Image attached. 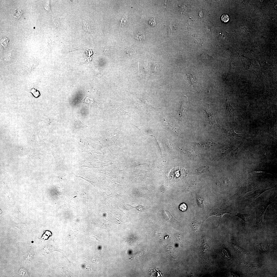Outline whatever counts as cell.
Returning a JSON list of instances; mask_svg holds the SVG:
<instances>
[{
  "label": "cell",
  "mask_w": 277,
  "mask_h": 277,
  "mask_svg": "<svg viewBox=\"0 0 277 277\" xmlns=\"http://www.w3.org/2000/svg\"><path fill=\"white\" fill-rule=\"evenodd\" d=\"M273 196L264 202L259 205L256 211L255 223L257 225H261L262 223L263 218L267 207L272 202Z\"/></svg>",
  "instance_id": "obj_1"
},
{
  "label": "cell",
  "mask_w": 277,
  "mask_h": 277,
  "mask_svg": "<svg viewBox=\"0 0 277 277\" xmlns=\"http://www.w3.org/2000/svg\"><path fill=\"white\" fill-rule=\"evenodd\" d=\"M187 173L182 167L177 166L172 168L169 175L170 178L175 181L180 180L187 176Z\"/></svg>",
  "instance_id": "obj_2"
},
{
  "label": "cell",
  "mask_w": 277,
  "mask_h": 277,
  "mask_svg": "<svg viewBox=\"0 0 277 277\" xmlns=\"http://www.w3.org/2000/svg\"><path fill=\"white\" fill-rule=\"evenodd\" d=\"M189 110L187 97L184 96L183 99L179 103L177 108L178 113L179 117L183 118L186 116Z\"/></svg>",
  "instance_id": "obj_3"
},
{
  "label": "cell",
  "mask_w": 277,
  "mask_h": 277,
  "mask_svg": "<svg viewBox=\"0 0 277 277\" xmlns=\"http://www.w3.org/2000/svg\"><path fill=\"white\" fill-rule=\"evenodd\" d=\"M187 76L190 85L189 89L195 92H200L201 90L202 85L198 82L196 77L191 74Z\"/></svg>",
  "instance_id": "obj_4"
},
{
  "label": "cell",
  "mask_w": 277,
  "mask_h": 277,
  "mask_svg": "<svg viewBox=\"0 0 277 277\" xmlns=\"http://www.w3.org/2000/svg\"><path fill=\"white\" fill-rule=\"evenodd\" d=\"M205 111L206 112L210 122L212 124H215L220 126L215 117L211 113L210 109V105L207 104L206 107L205 108Z\"/></svg>",
  "instance_id": "obj_5"
},
{
  "label": "cell",
  "mask_w": 277,
  "mask_h": 277,
  "mask_svg": "<svg viewBox=\"0 0 277 277\" xmlns=\"http://www.w3.org/2000/svg\"><path fill=\"white\" fill-rule=\"evenodd\" d=\"M226 109L228 115L234 119L235 115L234 109L230 104V102L227 98L225 101Z\"/></svg>",
  "instance_id": "obj_6"
},
{
  "label": "cell",
  "mask_w": 277,
  "mask_h": 277,
  "mask_svg": "<svg viewBox=\"0 0 277 277\" xmlns=\"http://www.w3.org/2000/svg\"><path fill=\"white\" fill-rule=\"evenodd\" d=\"M163 216L164 218L166 220L172 223H175L178 222L171 215L170 213L167 210L163 211Z\"/></svg>",
  "instance_id": "obj_7"
},
{
  "label": "cell",
  "mask_w": 277,
  "mask_h": 277,
  "mask_svg": "<svg viewBox=\"0 0 277 277\" xmlns=\"http://www.w3.org/2000/svg\"><path fill=\"white\" fill-rule=\"evenodd\" d=\"M222 128L224 132L228 135L240 137H242V134L236 133L234 130L231 128L225 127H222Z\"/></svg>",
  "instance_id": "obj_8"
},
{
  "label": "cell",
  "mask_w": 277,
  "mask_h": 277,
  "mask_svg": "<svg viewBox=\"0 0 277 277\" xmlns=\"http://www.w3.org/2000/svg\"><path fill=\"white\" fill-rule=\"evenodd\" d=\"M201 249L203 252H208L210 249L208 242L205 238L203 237L201 241Z\"/></svg>",
  "instance_id": "obj_9"
},
{
  "label": "cell",
  "mask_w": 277,
  "mask_h": 277,
  "mask_svg": "<svg viewBox=\"0 0 277 277\" xmlns=\"http://www.w3.org/2000/svg\"><path fill=\"white\" fill-rule=\"evenodd\" d=\"M235 216L238 217L242 219L245 223H248L251 219V215L250 214H241L237 213Z\"/></svg>",
  "instance_id": "obj_10"
},
{
  "label": "cell",
  "mask_w": 277,
  "mask_h": 277,
  "mask_svg": "<svg viewBox=\"0 0 277 277\" xmlns=\"http://www.w3.org/2000/svg\"><path fill=\"white\" fill-rule=\"evenodd\" d=\"M270 188L258 190V191H256L254 193L250 195L249 199L251 200V201L252 200H253L258 197L261 193Z\"/></svg>",
  "instance_id": "obj_11"
},
{
  "label": "cell",
  "mask_w": 277,
  "mask_h": 277,
  "mask_svg": "<svg viewBox=\"0 0 277 277\" xmlns=\"http://www.w3.org/2000/svg\"><path fill=\"white\" fill-rule=\"evenodd\" d=\"M23 13V12L22 10H17L14 13L13 16L15 19H18L21 16Z\"/></svg>",
  "instance_id": "obj_12"
},
{
  "label": "cell",
  "mask_w": 277,
  "mask_h": 277,
  "mask_svg": "<svg viewBox=\"0 0 277 277\" xmlns=\"http://www.w3.org/2000/svg\"><path fill=\"white\" fill-rule=\"evenodd\" d=\"M221 19L222 22L224 23H226L229 21V17L227 14H224L222 15L221 16Z\"/></svg>",
  "instance_id": "obj_13"
},
{
  "label": "cell",
  "mask_w": 277,
  "mask_h": 277,
  "mask_svg": "<svg viewBox=\"0 0 277 277\" xmlns=\"http://www.w3.org/2000/svg\"><path fill=\"white\" fill-rule=\"evenodd\" d=\"M144 36L143 34L138 32L135 35V39L138 40H141L143 39Z\"/></svg>",
  "instance_id": "obj_14"
},
{
  "label": "cell",
  "mask_w": 277,
  "mask_h": 277,
  "mask_svg": "<svg viewBox=\"0 0 277 277\" xmlns=\"http://www.w3.org/2000/svg\"><path fill=\"white\" fill-rule=\"evenodd\" d=\"M179 207L181 211H185L187 209V206L185 203H182L180 204Z\"/></svg>",
  "instance_id": "obj_15"
},
{
  "label": "cell",
  "mask_w": 277,
  "mask_h": 277,
  "mask_svg": "<svg viewBox=\"0 0 277 277\" xmlns=\"http://www.w3.org/2000/svg\"><path fill=\"white\" fill-rule=\"evenodd\" d=\"M209 168L208 166H204L199 168L197 170V171L200 173L207 172L209 171Z\"/></svg>",
  "instance_id": "obj_16"
},
{
  "label": "cell",
  "mask_w": 277,
  "mask_h": 277,
  "mask_svg": "<svg viewBox=\"0 0 277 277\" xmlns=\"http://www.w3.org/2000/svg\"><path fill=\"white\" fill-rule=\"evenodd\" d=\"M84 25H83V26L84 29L86 32H90V27L88 25V24L86 23L85 21H84Z\"/></svg>",
  "instance_id": "obj_17"
},
{
  "label": "cell",
  "mask_w": 277,
  "mask_h": 277,
  "mask_svg": "<svg viewBox=\"0 0 277 277\" xmlns=\"http://www.w3.org/2000/svg\"><path fill=\"white\" fill-rule=\"evenodd\" d=\"M149 23V24L153 27L155 26L156 25V23L155 21L154 18L153 17H152L150 19Z\"/></svg>",
  "instance_id": "obj_18"
},
{
  "label": "cell",
  "mask_w": 277,
  "mask_h": 277,
  "mask_svg": "<svg viewBox=\"0 0 277 277\" xmlns=\"http://www.w3.org/2000/svg\"><path fill=\"white\" fill-rule=\"evenodd\" d=\"M234 247L235 250L239 252L243 253H244V251L239 246L236 245H234Z\"/></svg>",
  "instance_id": "obj_19"
},
{
  "label": "cell",
  "mask_w": 277,
  "mask_h": 277,
  "mask_svg": "<svg viewBox=\"0 0 277 277\" xmlns=\"http://www.w3.org/2000/svg\"><path fill=\"white\" fill-rule=\"evenodd\" d=\"M140 211H143L144 209V208L143 206L142 205H138L136 207H134Z\"/></svg>",
  "instance_id": "obj_20"
},
{
  "label": "cell",
  "mask_w": 277,
  "mask_h": 277,
  "mask_svg": "<svg viewBox=\"0 0 277 277\" xmlns=\"http://www.w3.org/2000/svg\"><path fill=\"white\" fill-rule=\"evenodd\" d=\"M250 173H253L256 174H261L265 173V172L263 171H255L253 172H251Z\"/></svg>",
  "instance_id": "obj_21"
}]
</instances>
